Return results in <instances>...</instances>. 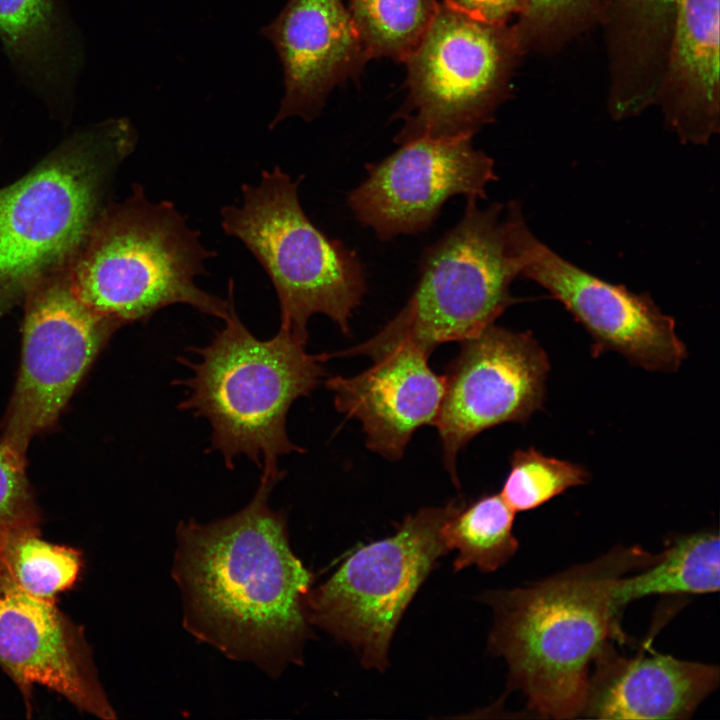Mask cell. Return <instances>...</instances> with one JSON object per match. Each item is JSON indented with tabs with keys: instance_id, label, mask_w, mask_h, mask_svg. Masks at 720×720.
<instances>
[{
	"instance_id": "24",
	"label": "cell",
	"mask_w": 720,
	"mask_h": 720,
	"mask_svg": "<svg viewBox=\"0 0 720 720\" xmlns=\"http://www.w3.org/2000/svg\"><path fill=\"white\" fill-rule=\"evenodd\" d=\"M588 477L579 464L545 456L533 448L519 449L511 457L500 494L515 512H523L586 483Z\"/></svg>"
},
{
	"instance_id": "22",
	"label": "cell",
	"mask_w": 720,
	"mask_h": 720,
	"mask_svg": "<svg viewBox=\"0 0 720 720\" xmlns=\"http://www.w3.org/2000/svg\"><path fill=\"white\" fill-rule=\"evenodd\" d=\"M438 5L435 0H350L348 11L369 59L404 62Z\"/></svg>"
},
{
	"instance_id": "12",
	"label": "cell",
	"mask_w": 720,
	"mask_h": 720,
	"mask_svg": "<svg viewBox=\"0 0 720 720\" xmlns=\"http://www.w3.org/2000/svg\"><path fill=\"white\" fill-rule=\"evenodd\" d=\"M549 362L530 332L494 323L461 341L446 369L445 391L435 421L444 465L458 485L457 456L491 427L524 423L542 407Z\"/></svg>"
},
{
	"instance_id": "1",
	"label": "cell",
	"mask_w": 720,
	"mask_h": 720,
	"mask_svg": "<svg viewBox=\"0 0 720 720\" xmlns=\"http://www.w3.org/2000/svg\"><path fill=\"white\" fill-rule=\"evenodd\" d=\"M278 481L261 477L252 500L229 517L180 522L172 568L187 631L271 677L302 663L313 582L291 549L286 514L269 506Z\"/></svg>"
},
{
	"instance_id": "3",
	"label": "cell",
	"mask_w": 720,
	"mask_h": 720,
	"mask_svg": "<svg viewBox=\"0 0 720 720\" xmlns=\"http://www.w3.org/2000/svg\"><path fill=\"white\" fill-rule=\"evenodd\" d=\"M233 300L211 342L191 348L198 361L179 359L192 374L175 381L186 388L178 407L209 422V451L219 452L226 467L233 469L235 458L244 455L261 477L281 480L279 458L304 452L287 434L288 411L320 384L330 355L308 353L306 342L281 326L270 339L256 338L239 319Z\"/></svg>"
},
{
	"instance_id": "9",
	"label": "cell",
	"mask_w": 720,
	"mask_h": 720,
	"mask_svg": "<svg viewBox=\"0 0 720 720\" xmlns=\"http://www.w3.org/2000/svg\"><path fill=\"white\" fill-rule=\"evenodd\" d=\"M501 27L438 5L404 61L408 94L396 143L473 137L490 119L504 69Z\"/></svg>"
},
{
	"instance_id": "6",
	"label": "cell",
	"mask_w": 720,
	"mask_h": 720,
	"mask_svg": "<svg viewBox=\"0 0 720 720\" xmlns=\"http://www.w3.org/2000/svg\"><path fill=\"white\" fill-rule=\"evenodd\" d=\"M466 199L462 219L424 250L419 281L406 305L375 336L342 355L375 360L408 344L430 356L443 343L476 335L520 301L510 292L520 266L504 206L496 202L481 209L478 198Z\"/></svg>"
},
{
	"instance_id": "10",
	"label": "cell",
	"mask_w": 720,
	"mask_h": 720,
	"mask_svg": "<svg viewBox=\"0 0 720 720\" xmlns=\"http://www.w3.org/2000/svg\"><path fill=\"white\" fill-rule=\"evenodd\" d=\"M21 362L0 440L26 453L55 425L96 357L122 323L97 313L75 293L69 269L24 298Z\"/></svg>"
},
{
	"instance_id": "18",
	"label": "cell",
	"mask_w": 720,
	"mask_h": 720,
	"mask_svg": "<svg viewBox=\"0 0 720 720\" xmlns=\"http://www.w3.org/2000/svg\"><path fill=\"white\" fill-rule=\"evenodd\" d=\"M0 40L16 72L61 107L79 67L70 25L58 0H0Z\"/></svg>"
},
{
	"instance_id": "15",
	"label": "cell",
	"mask_w": 720,
	"mask_h": 720,
	"mask_svg": "<svg viewBox=\"0 0 720 720\" xmlns=\"http://www.w3.org/2000/svg\"><path fill=\"white\" fill-rule=\"evenodd\" d=\"M261 33L283 71L284 93L269 128L287 118L313 121L331 91L370 60L341 0H288Z\"/></svg>"
},
{
	"instance_id": "14",
	"label": "cell",
	"mask_w": 720,
	"mask_h": 720,
	"mask_svg": "<svg viewBox=\"0 0 720 720\" xmlns=\"http://www.w3.org/2000/svg\"><path fill=\"white\" fill-rule=\"evenodd\" d=\"M0 667L20 691L28 715L33 711V689L40 685L82 712L117 718L81 626L54 600L20 589L1 568Z\"/></svg>"
},
{
	"instance_id": "23",
	"label": "cell",
	"mask_w": 720,
	"mask_h": 720,
	"mask_svg": "<svg viewBox=\"0 0 720 720\" xmlns=\"http://www.w3.org/2000/svg\"><path fill=\"white\" fill-rule=\"evenodd\" d=\"M81 552L43 540L40 532L21 533L0 547V568L23 591L54 600L70 589L82 568Z\"/></svg>"
},
{
	"instance_id": "20",
	"label": "cell",
	"mask_w": 720,
	"mask_h": 720,
	"mask_svg": "<svg viewBox=\"0 0 720 720\" xmlns=\"http://www.w3.org/2000/svg\"><path fill=\"white\" fill-rule=\"evenodd\" d=\"M720 541L707 530L675 538L659 558L633 576L620 577L613 588L616 608L651 595L715 593L720 588Z\"/></svg>"
},
{
	"instance_id": "27",
	"label": "cell",
	"mask_w": 720,
	"mask_h": 720,
	"mask_svg": "<svg viewBox=\"0 0 720 720\" xmlns=\"http://www.w3.org/2000/svg\"><path fill=\"white\" fill-rule=\"evenodd\" d=\"M580 0H525L524 10L529 16H554L575 5Z\"/></svg>"
},
{
	"instance_id": "16",
	"label": "cell",
	"mask_w": 720,
	"mask_h": 720,
	"mask_svg": "<svg viewBox=\"0 0 720 720\" xmlns=\"http://www.w3.org/2000/svg\"><path fill=\"white\" fill-rule=\"evenodd\" d=\"M418 348L398 345L352 377H331L336 409L361 422L367 447L390 461L400 459L413 433L434 425L445 391L444 375Z\"/></svg>"
},
{
	"instance_id": "25",
	"label": "cell",
	"mask_w": 720,
	"mask_h": 720,
	"mask_svg": "<svg viewBox=\"0 0 720 720\" xmlns=\"http://www.w3.org/2000/svg\"><path fill=\"white\" fill-rule=\"evenodd\" d=\"M40 523L25 453L0 440V547L12 536L40 532Z\"/></svg>"
},
{
	"instance_id": "13",
	"label": "cell",
	"mask_w": 720,
	"mask_h": 720,
	"mask_svg": "<svg viewBox=\"0 0 720 720\" xmlns=\"http://www.w3.org/2000/svg\"><path fill=\"white\" fill-rule=\"evenodd\" d=\"M367 178L348 196L356 219L380 240L426 231L455 195L486 198L494 161L472 137L421 138L367 164Z\"/></svg>"
},
{
	"instance_id": "17",
	"label": "cell",
	"mask_w": 720,
	"mask_h": 720,
	"mask_svg": "<svg viewBox=\"0 0 720 720\" xmlns=\"http://www.w3.org/2000/svg\"><path fill=\"white\" fill-rule=\"evenodd\" d=\"M594 663L581 717L687 719L719 683L717 665L657 652L627 658L611 644Z\"/></svg>"
},
{
	"instance_id": "26",
	"label": "cell",
	"mask_w": 720,
	"mask_h": 720,
	"mask_svg": "<svg viewBox=\"0 0 720 720\" xmlns=\"http://www.w3.org/2000/svg\"><path fill=\"white\" fill-rule=\"evenodd\" d=\"M444 3L477 20L503 25L509 16L524 7L525 0H444Z\"/></svg>"
},
{
	"instance_id": "11",
	"label": "cell",
	"mask_w": 720,
	"mask_h": 720,
	"mask_svg": "<svg viewBox=\"0 0 720 720\" xmlns=\"http://www.w3.org/2000/svg\"><path fill=\"white\" fill-rule=\"evenodd\" d=\"M505 215L520 276L563 304L592 337L593 353L615 351L652 371L680 367L687 354L675 321L649 295L606 282L564 259L530 231L516 202L508 204Z\"/></svg>"
},
{
	"instance_id": "21",
	"label": "cell",
	"mask_w": 720,
	"mask_h": 720,
	"mask_svg": "<svg viewBox=\"0 0 720 720\" xmlns=\"http://www.w3.org/2000/svg\"><path fill=\"white\" fill-rule=\"evenodd\" d=\"M514 516L501 494H485L468 504L458 501L441 529L449 551L458 552L455 571L474 565L491 572L506 564L519 546Z\"/></svg>"
},
{
	"instance_id": "28",
	"label": "cell",
	"mask_w": 720,
	"mask_h": 720,
	"mask_svg": "<svg viewBox=\"0 0 720 720\" xmlns=\"http://www.w3.org/2000/svg\"><path fill=\"white\" fill-rule=\"evenodd\" d=\"M650 1H652L656 4H661V5H671V4H675L677 0H650Z\"/></svg>"
},
{
	"instance_id": "7",
	"label": "cell",
	"mask_w": 720,
	"mask_h": 720,
	"mask_svg": "<svg viewBox=\"0 0 720 720\" xmlns=\"http://www.w3.org/2000/svg\"><path fill=\"white\" fill-rule=\"evenodd\" d=\"M281 168L262 171L256 185H242V202L221 209V226L263 267L276 291L280 326L307 342L311 316L324 314L349 333V319L366 292L355 251L330 239L305 214L302 180Z\"/></svg>"
},
{
	"instance_id": "8",
	"label": "cell",
	"mask_w": 720,
	"mask_h": 720,
	"mask_svg": "<svg viewBox=\"0 0 720 720\" xmlns=\"http://www.w3.org/2000/svg\"><path fill=\"white\" fill-rule=\"evenodd\" d=\"M457 503L421 508L393 535L354 551L310 590V624L349 644L366 668L383 671L404 611L438 559L449 552L441 529Z\"/></svg>"
},
{
	"instance_id": "2",
	"label": "cell",
	"mask_w": 720,
	"mask_h": 720,
	"mask_svg": "<svg viewBox=\"0 0 720 720\" xmlns=\"http://www.w3.org/2000/svg\"><path fill=\"white\" fill-rule=\"evenodd\" d=\"M659 556L618 546L540 582L483 595L494 612L489 647L506 661L510 687L523 693L532 712L553 719L581 716L592 662L610 639L627 642L614 585Z\"/></svg>"
},
{
	"instance_id": "4",
	"label": "cell",
	"mask_w": 720,
	"mask_h": 720,
	"mask_svg": "<svg viewBox=\"0 0 720 720\" xmlns=\"http://www.w3.org/2000/svg\"><path fill=\"white\" fill-rule=\"evenodd\" d=\"M135 141L126 119L98 123L0 189V318L41 281L71 267Z\"/></svg>"
},
{
	"instance_id": "5",
	"label": "cell",
	"mask_w": 720,
	"mask_h": 720,
	"mask_svg": "<svg viewBox=\"0 0 720 720\" xmlns=\"http://www.w3.org/2000/svg\"><path fill=\"white\" fill-rule=\"evenodd\" d=\"M214 256L173 203L151 202L143 187L134 184L127 199L104 207L69 273L87 306L123 325L145 322L175 304L224 320L234 296L233 280L227 300L195 283Z\"/></svg>"
},
{
	"instance_id": "19",
	"label": "cell",
	"mask_w": 720,
	"mask_h": 720,
	"mask_svg": "<svg viewBox=\"0 0 720 720\" xmlns=\"http://www.w3.org/2000/svg\"><path fill=\"white\" fill-rule=\"evenodd\" d=\"M671 69L693 95L694 144L717 129L719 0H677Z\"/></svg>"
}]
</instances>
